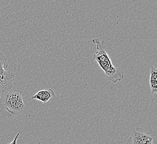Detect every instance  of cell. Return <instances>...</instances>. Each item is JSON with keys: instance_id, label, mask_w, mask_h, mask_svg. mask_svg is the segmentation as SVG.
Wrapping results in <instances>:
<instances>
[{"instance_id": "obj_1", "label": "cell", "mask_w": 157, "mask_h": 144, "mask_svg": "<svg viewBox=\"0 0 157 144\" xmlns=\"http://www.w3.org/2000/svg\"><path fill=\"white\" fill-rule=\"evenodd\" d=\"M93 42L97 45V51L93 55V59L103 69L107 80L113 83L121 81L124 78V73L119 71L113 64L110 57L106 51L104 41L94 38Z\"/></svg>"}, {"instance_id": "obj_2", "label": "cell", "mask_w": 157, "mask_h": 144, "mask_svg": "<svg viewBox=\"0 0 157 144\" xmlns=\"http://www.w3.org/2000/svg\"><path fill=\"white\" fill-rule=\"evenodd\" d=\"M3 105L11 114L18 115L21 114L25 109L22 91L16 89L7 92L3 98Z\"/></svg>"}, {"instance_id": "obj_3", "label": "cell", "mask_w": 157, "mask_h": 144, "mask_svg": "<svg viewBox=\"0 0 157 144\" xmlns=\"http://www.w3.org/2000/svg\"><path fill=\"white\" fill-rule=\"evenodd\" d=\"M9 66L5 56L0 52V94L6 93L13 87L15 76L12 72L6 71L5 68Z\"/></svg>"}, {"instance_id": "obj_4", "label": "cell", "mask_w": 157, "mask_h": 144, "mask_svg": "<svg viewBox=\"0 0 157 144\" xmlns=\"http://www.w3.org/2000/svg\"><path fill=\"white\" fill-rule=\"evenodd\" d=\"M153 139L140 127L134 129L129 138L130 144H153Z\"/></svg>"}, {"instance_id": "obj_5", "label": "cell", "mask_w": 157, "mask_h": 144, "mask_svg": "<svg viewBox=\"0 0 157 144\" xmlns=\"http://www.w3.org/2000/svg\"><path fill=\"white\" fill-rule=\"evenodd\" d=\"M54 91L52 89L40 90L32 96V99H35L44 103H46L53 98H56Z\"/></svg>"}, {"instance_id": "obj_6", "label": "cell", "mask_w": 157, "mask_h": 144, "mask_svg": "<svg viewBox=\"0 0 157 144\" xmlns=\"http://www.w3.org/2000/svg\"><path fill=\"white\" fill-rule=\"evenodd\" d=\"M149 83L151 94H156L157 92V70L153 66H151L150 68Z\"/></svg>"}, {"instance_id": "obj_7", "label": "cell", "mask_w": 157, "mask_h": 144, "mask_svg": "<svg viewBox=\"0 0 157 144\" xmlns=\"http://www.w3.org/2000/svg\"><path fill=\"white\" fill-rule=\"evenodd\" d=\"M19 136H20V133H17V135H16L15 138L13 139V140L9 144H17V139L19 137Z\"/></svg>"}]
</instances>
